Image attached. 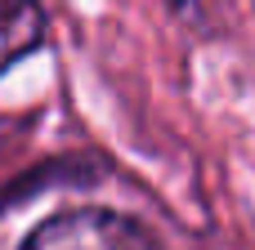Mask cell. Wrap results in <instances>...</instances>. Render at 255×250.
I'll list each match as a JSON object with an SVG mask.
<instances>
[{
  "instance_id": "1",
  "label": "cell",
  "mask_w": 255,
  "mask_h": 250,
  "mask_svg": "<svg viewBox=\"0 0 255 250\" xmlns=\"http://www.w3.org/2000/svg\"><path fill=\"white\" fill-rule=\"evenodd\" d=\"M22 250H157L130 219L103 210H72L40 224Z\"/></svg>"
},
{
  "instance_id": "2",
  "label": "cell",
  "mask_w": 255,
  "mask_h": 250,
  "mask_svg": "<svg viewBox=\"0 0 255 250\" xmlns=\"http://www.w3.org/2000/svg\"><path fill=\"white\" fill-rule=\"evenodd\" d=\"M45 40V13L36 0H0V72L40 49Z\"/></svg>"
},
{
  "instance_id": "3",
  "label": "cell",
  "mask_w": 255,
  "mask_h": 250,
  "mask_svg": "<svg viewBox=\"0 0 255 250\" xmlns=\"http://www.w3.org/2000/svg\"><path fill=\"white\" fill-rule=\"evenodd\" d=\"M170 4H188V0H170Z\"/></svg>"
}]
</instances>
